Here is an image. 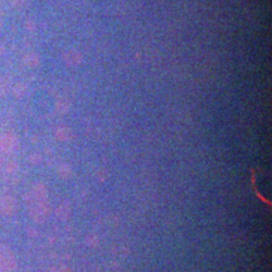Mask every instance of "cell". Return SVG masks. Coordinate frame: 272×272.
Returning a JSON list of instances; mask_svg holds the SVG:
<instances>
[{
	"label": "cell",
	"mask_w": 272,
	"mask_h": 272,
	"mask_svg": "<svg viewBox=\"0 0 272 272\" xmlns=\"http://www.w3.org/2000/svg\"><path fill=\"white\" fill-rule=\"evenodd\" d=\"M24 200L28 204L29 215L34 222L43 223L47 220L51 213V205L48 202L47 187L43 183H36L24 195Z\"/></svg>",
	"instance_id": "1"
},
{
	"label": "cell",
	"mask_w": 272,
	"mask_h": 272,
	"mask_svg": "<svg viewBox=\"0 0 272 272\" xmlns=\"http://www.w3.org/2000/svg\"><path fill=\"white\" fill-rule=\"evenodd\" d=\"M17 268V257L6 244H0V272H13Z\"/></svg>",
	"instance_id": "2"
},
{
	"label": "cell",
	"mask_w": 272,
	"mask_h": 272,
	"mask_svg": "<svg viewBox=\"0 0 272 272\" xmlns=\"http://www.w3.org/2000/svg\"><path fill=\"white\" fill-rule=\"evenodd\" d=\"M18 136L13 132H6L0 135V151L4 154H12L18 149Z\"/></svg>",
	"instance_id": "3"
},
{
	"label": "cell",
	"mask_w": 272,
	"mask_h": 272,
	"mask_svg": "<svg viewBox=\"0 0 272 272\" xmlns=\"http://www.w3.org/2000/svg\"><path fill=\"white\" fill-rule=\"evenodd\" d=\"M18 209V203L12 195H3L0 197V214L12 215Z\"/></svg>",
	"instance_id": "4"
},
{
	"label": "cell",
	"mask_w": 272,
	"mask_h": 272,
	"mask_svg": "<svg viewBox=\"0 0 272 272\" xmlns=\"http://www.w3.org/2000/svg\"><path fill=\"white\" fill-rule=\"evenodd\" d=\"M71 212H72V207H71V204L68 202H62L60 205H58L57 208V212H56V214H57V217L60 218V219L66 220L70 218Z\"/></svg>",
	"instance_id": "5"
},
{
	"label": "cell",
	"mask_w": 272,
	"mask_h": 272,
	"mask_svg": "<svg viewBox=\"0 0 272 272\" xmlns=\"http://www.w3.org/2000/svg\"><path fill=\"white\" fill-rule=\"evenodd\" d=\"M82 56L80 55L78 51H70L65 55V62L70 66H77L81 63Z\"/></svg>",
	"instance_id": "6"
},
{
	"label": "cell",
	"mask_w": 272,
	"mask_h": 272,
	"mask_svg": "<svg viewBox=\"0 0 272 272\" xmlns=\"http://www.w3.org/2000/svg\"><path fill=\"white\" fill-rule=\"evenodd\" d=\"M56 138L60 141H70L72 140L73 134L72 131H71V129H68V127H60V129H57V131H56Z\"/></svg>",
	"instance_id": "7"
},
{
	"label": "cell",
	"mask_w": 272,
	"mask_h": 272,
	"mask_svg": "<svg viewBox=\"0 0 272 272\" xmlns=\"http://www.w3.org/2000/svg\"><path fill=\"white\" fill-rule=\"evenodd\" d=\"M73 174V169L70 164L63 163L61 164L60 168H58V175L62 179H70Z\"/></svg>",
	"instance_id": "8"
},
{
	"label": "cell",
	"mask_w": 272,
	"mask_h": 272,
	"mask_svg": "<svg viewBox=\"0 0 272 272\" xmlns=\"http://www.w3.org/2000/svg\"><path fill=\"white\" fill-rule=\"evenodd\" d=\"M24 63H26L28 67L34 68L39 65V56L37 53H28V55L24 57Z\"/></svg>",
	"instance_id": "9"
},
{
	"label": "cell",
	"mask_w": 272,
	"mask_h": 272,
	"mask_svg": "<svg viewBox=\"0 0 272 272\" xmlns=\"http://www.w3.org/2000/svg\"><path fill=\"white\" fill-rule=\"evenodd\" d=\"M27 92V86L24 83H17L13 87V95L16 97H23Z\"/></svg>",
	"instance_id": "10"
},
{
	"label": "cell",
	"mask_w": 272,
	"mask_h": 272,
	"mask_svg": "<svg viewBox=\"0 0 272 272\" xmlns=\"http://www.w3.org/2000/svg\"><path fill=\"white\" fill-rule=\"evenodd\" d=\"M86 244H87L88 247L99 246V237L94 233L88 234V236L86 237Z\"/></svg>",
	"instance_id": "11"
},
{
	"label": "cell",
	"mask_w": 272,
	"mask_h": 272,
	"mask_svg": "<svg viewBox=\"0 0 272 272\" xmlns=\"http://www.w3.org/2000/svg\"><path fill=\"white\" fill-rule=\"evenodd\" d=\"M56 107H57V110L60 112H67L68 109H70V104H68V101H66V100H60V101L56 104Z\"/></svg>",
	"instance_id": "12"
},
{
	"label": "cell",
	"mask_w": 272,
	"mask_h": 272,
	"mask_svg": "<svg viewBox=\"0 0 272 272\" xmlns=\"http://www.w3.org/2000/svg\"><path fill=\"white\" fill-rule=\"evenodd\" d=\"M26 28L28 29V31L32 32V31H34V29H36V24H34L33 21H27Z\"/></svg>",
	"instance_id": "13"
},
{
	"label": "cell",
	"mask_w": 272,
	"mask_h": 272,
	"mask_svg": "<svg viewBox=\"0 0 272 272\" xmlns=\"http://www.w3.org/2000/svg\"><path fill=\"white\" fill-rule=\"evenodd\" d=\"M7 169H8V171H11V173H14V171L18 169V165H17L16 163H9L8 166H7Z\"/></svg>",
	"instance_id": "14"
},
{
	"label": "cell",
	"mask_w": 272,
	"mask_h": 272,
	"mask_svg": "<svg viewBox=\"0 0 272 272\" xmlns=\"http://www.w3.org/2000/svg\"><path fill=\"white\" fill-rule=\"evenodd\" d=\"M39 160H41V156H39V155H32L31 156V163L38 164Z\"/></svg>",
	"instance_id": "15"
},
{
	"label": "cell",
	"mask_w": 272,
	"mask_h": 272,
	"mask_svg": "<svg viewBox=\"0 0 272 272\" xmlns=\"http://www.w3.org/2000/svg\"><path fill=\"white\" fill-rule=\"evenodd\" d=\"M23 4H24V0H13V6L17 7V8H18V7H22Z\"/></svg>",
	"instance_id": "16"
},
{
	"label": "cell",
	"mask_w": 272,
	"mask_h": 272,
	"mask_svg": "<svg viewBox=\"0 0 272 272\" xmlns=\"http://www.w3.org/2000/svg\"><path fill=\"white\" fill-rule=\"evenodd\" d=\"M58 272H72V271H71L68 267H61V268L58 269Z\"/></svg>",
	"instance_id": "17"
},
{
	"label": "cell",
	"mask_w": 272,
	"mask_h": 272,
	"mask_svg": "<svg viewBox=\"0 0 272 272\" xmlns=\"http://www.w3.org/2000/svg\"><path fill=\"white\" fill-rule=\"evenodd\" d=\"M4 94V86L3 83H2V81H0V96Z\"/></svg>",
	"instance_id": "18"
},
{
	"label": "cell",
	"mask_w": 272,
	"mask_h": 272,
	"mask_svg": "<svg viewBox=\"0 0 272 272\" xmlns=\"http://www.w3.org/2000/svg\"><path fill=\"white\" fill-rule=\"evenodd\" d=\"M2 19H3V14L0 13V27H2V24H3V21H2Z\"/></svg>",
	"instance_id": "19"
}]
</instances>
